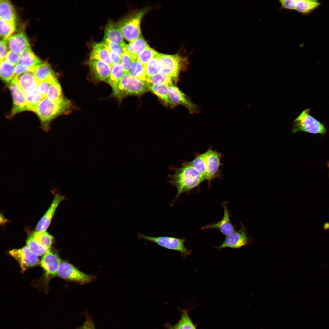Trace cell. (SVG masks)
Returning <instances> with one entry per match:
<instances>
[{
	"label": "cell",
	"instance_id": "3957f363",
	"mask_svg": "<svg viewBox=\"0 0 329 329\" xmlns=\"http://www.w3.org/2000/svg\"><path fill=\"white\" fill-rule=\"evenodd\" d=\"M149 85V83L136 78L129 72H124L117 87L112 90L111 96L121 102L128 96H140L148 92Z\"/></svg>",
	"mask_w": 329,
	"mask_h": 329
},
{
	"label": "cell",
	"instance_id": "60d3db41",
	"mask_svg": "<svg viewBox=\"0 0 329 329\" xmlns=\"http://www.w3.org/2000/svg\"><path fill=\"white\" fill-rule=\"evenodd\" d=\"M136 57L132 56L126 50H124L121 56V63L124 72H129L130 66L133 60Z\"/></svg>",
	"mask_w": 329,
	"mask_h": 329
},
{
	"label": "cell",
	"instance_id": "e0dca14e",
	"mask_svg": "<svg viewBox=\"0 0 329 329\" xmlns=\"http://www.w3.org/2000/svg\"><path fill=\"white\" fill-rule=\"evenodd\" d=\"M7 40L10 51L19 55L31 48L27 36L23 31L12 35Z\"/></svg>",
	"mask_w": 329,
	"mask_h": 329
},
{
	"label": "cell",
	"instance_id": "484cf974",
	"mask_svg": "<svg viewBox=\"0 0 329 329\" xmlns=\"http://www.w3.org/2000/svg\"><path fill=\"white\" fill-rule=\"evenodd\" d=\"M149 47L143 37L141 36L136 40L126 44V51L132 56L136 57L137 56L146 48Z\"/></svg>",
	"mask_w": 329,
	"mask_h": 329
},
{
	"label": "cell",
	"instance_id": "f5cc1de1",
	"mask_svg": "<svg viewBox=\"0 0 329 329\" xmlns=\"http://www.w3.org/2000/svg\"><path fill=\"white\" fill-rule=\"evenodd\" d=\"M327 167L329 169V161L327 162Z\"/></svg>",
	"mask_w": 329,
	"mask_h": 329
},
{
	"label": "cell",
	"instance_id": "603a6c76",
	"mask_svg": "<svg viewBox=\"0 0 329 329\" xmlns=\"http://www.w3.org/2000/svg\"><path fill=\"white\" fill-rule=\"evenodd\" d=\"M0 17L8 22L15 23L16 15L14 6L8 0L0 1Z\"/></svg>",
	"mask_w": 329,
	"mask_h": 329
},
{
	"label": "cell",
	"instance_id": "d4e9b609",
	"mask_svg": "<svg viewBox=\"0 0 329 329\" xmlns=\"http://www.w3.org/2000/svg\"><path fill=\"white\" fill-rule=\"evenodd\" d=\"M20 62L27 66L36 68L44 62L36 55L30 48L22 53Z\"/></svg>",
	"mask_w": 329,
	"mask_h": 329
},
{
	"label": "cell",
	"instance_id": "8992f818",
	"mask_svg": "<svg viewBox=\"0 0 329 329\" xmlns=\"http://www.w3.org/2000/svg\"><path fill=\"white\" fill-rule=\"evenodd\" d=\"M310 109L304 110L294 120L292 132H305L313 134H325L326 129L323 124L310 114Z\"/></svg>",
	"mask_w": 329,
	"mask_h": 329
},
{
	"label": "cell",
	"instance_id": "4dcf8cb0",
	"mask_svg": "<svg viewBox=\"0 0 329 329\" xmlns=\"http://www.w3.org/2000/svg\"><path fill=\"white\" fill-rule=\"evenodd\" d=\"M146 82L151 84L157 86L163 85L169 86L172 84V78L163 71L147 78Z\"/></svg>",
	"mask_w": 329,
	"mask_h": 329
},
{
	"label": "cell",
	"instance_id": "7402d4cb",
	"mask_svg": "<svg viewBox=\"0 0 329 329\" xmlns=\"http://www.w3.org/2000/svg\"><path fill=\"white\" fill-rule=\"evenodd\" d=\"M34 73L39 82L47 81L53 83L57 79L50 65L47 62H44L36 67Z\"/></svg>",
	"mask_w": 329,
	"mask_h": 329
},
{
	"label": "cell",
	"instance_id": "30bf717a",
	"mask_svg": "<svg viewBox=\"0 0 329 329\" xmlns=\"http://www.w3.org/2000/svg\"><path fill=\"white\" fill-rule=\"evenodd\" d=\"M168 94L171 107L182 105L185 107L191 114L197 113L200 112L199 107L193 103L187 95L176 86L172 84L169 86Z\"/></svg>",
	"mask_w": 329,
	"mask_h": 329
},
{
	"label": "cell",
	"instance_id": "ee69618b",
	"mask_svg": "<svg viewBox=\"0 0 329 329\" xmlns=\"http://www.w3.org/2000/svg\"><path fill=\"white\" fill-rule=\"evenodd\" d=\"M104 42L108 48L120 55L121 56L124 52V49L121 46L109 40L104 39Z\"/></svg>",
	"mask_w": 329,
	"mask_h": 329
},
{
	"label": "cell",
	"instance_id": "c3c4849f",
	"mask_svg": "<svg viewBox=\"0 0 329 329\" xmlns=\"http://www.w3.org/2000/svg\"><path fill=\"white\" fill-rule=\"evenodd\" d=\"M108 49L113 65L121 62V56L115 51L109 49L108 48Z\"/></svg>",
	"mask_w": 329,
	"mask_h": 329
},
{
	"label": "cell",
	"instance_id": "5b68a950",
	"mask_svg": "<svg viewBox=\"0 0 329 329\" xmlns=\"http://www.w3.org/2000/svg\"><path fill=\"white\" fill-rule=\"evenodd\" d=\"M146 10L143 9L134 12L116 24L125 40L131 42L141 36L140 22Z\"/></svg>",
	"mask_w": 329,
	"mask_h": 329
},
{
	"label": "cell",
	"instance_id": "bcb514c9",
	"mask_svg": "<svg viewBox=\"0 0 329 329\" xmlns=\"http://www.w3.org/2000/svg\"><path fill=\"white\" fill-rule=\"evenodd\" d=\"M282 9L294 10L296 0H281L279 1Z\"/></svg>",
	"mask_w": 329,
	"mask_h": 329
},
{
	"label": "cell",
	"instance_id": "836d02e7",
	"mask_svg": "<svg viewBox=\"0 0 329 329\" xmlns=\"http://www.w3.org/2000/svg\"><path fill=\"white\" fill-rule=\"evenodd\" d=\"M32 236L34 240L47 250L50 249L52 244L53 237L45 231L35 232Z\"/></svg>",
	"mask_w": 329,
	"mask_h": 329
},
{
	"label": "cell",
	"instance_id": "8d00e7d4",
	"mask_svg": "<svg viewBox=\"0 0 329 329\" xmlns=\"http://www.w3.org/2000/svg\"><path fill=\"white\" fill-rule=\"evenodd\" d=\"M26 245L32 252L38 256H41L44 254L47 250L37 242L32 235L27 239Z\"/></svg>",
	"mask_w": 329,
	"mask_h": 329
},
{
	"label": "cell",
	"instance_id": "277c9868",
	"mask_svg": "<svg viewBox=\"0 0 329 329\" xmlns=\"http://www.w3.org/2000/svg\"><path fill=\"white\" fill-rule=\"evenodd\" d=\"M157 56L161 62L162 71L168 74L176 83L179 80L180 73L186 70L189 66L187 57L178 54L170 55L158 53Z\"/></svg>",
	"mask_w": 329,
	"mask_h": 329
},
{
	"label": "cell",
	"instance_id": "5bb4252c",
	"mask_svg": "<svg viewBox=\"0 0 329 329\" xmlns=\"http://www.w3.org/2000/svg\"><path fill=\"white\" fill-rule=\"evenodd\" d=\"M222 205L224 209L223 216L222 219L217 222L202 227L201 230L216 229L226 236L235 231V228L230 221V216L226 203L224 202L222 203Z\"/></svg>",
	"mask_w": 329,
	"mask_h": 329
},
{
	"label": "cell",
	"instance_id": "ffe728a7",
	"mask_svg": "<svg viewBox=\"0 0 329 329\" xmlns=\"http://www.w3.org/2000/svg\"><path fill=\"white\" fill-rule=\"evenodd\" d=\"M102 61L110 65H113L108 48L104 42L95 43L92 46L90 60Z\"/></svg>",
	"mask_w": 329,
	"mask_h": 329
},
{
	"label": "cell",
	"instance_id": "b9f144b4",
	"mask_svg": "<svg viewBox=\"0 0 329 329\" xmlns=\"http://www.w3.org/2000/svg\"><path fill=\"white\" fill-rule=\"evenodd\" d=\"M9 64L14 66H16L20 62V55L12 51H8L5 59Z\"/></svg>",
	"mask_w": 329,
	"mask_h": 329
},
{
	"label": "cell",
	"instance_id": "7bdbcfd3",
	"mask_svg": "<svg viewBox=\"0 0 329 329\" xmlns=\"http://www.w3.org/2000/svg\"><path fill=\"white\" fill-rule=\"evenodd\" d=\"M52 83L47 81L38 82L37 90L43 98L46 97L49 87Z\"/></svg>",
	"mask_w": 329,
	"mask_h": 329
},
{
	"label": "cell",
	"instance_id": "f546056e",
	"mask_svg": "<svg viewBox=\"0 0 329 329\" xmlns=\"http://www.w3.org/2000/svg\"><path fill=\"white\" fill-rule=\"evenodd\" d=\"M129 72L136 78L146 82L147 77L145 71V66L137 58L133 60L129 68Z\"/></svg>",
	"mask_w": 329,
	"mask_h": 329
},
{
	"label": "cell",
	"instance_id": "cb8c5ba5",
	"mask_svg": "<svg viewBox=\"0 0 329 329\" xmlns=\"http://www.w3.org/2000/svg\"><path fill=\"white\" fill-rule=\"evenodd\" d=\"M124 73L123 68L121 62L112 65L110 74L105 81L111 86L112 90L116 88Z\"/></svg>",
	"mask_w": 329,
	"mask_h": 329
},
{
	"label": "cell",
	"instance_id": "9a60e30c",
	"mask_svg": "<svg viewBox=\"0 0 329 329\" xmlns=\"http://www.w3.org/2000/svg\"><path fill=\"white\" fill-rule=\"evenodd\" d=\"M249 241L245 229L243 227L226 236L223 243L217 247L220 249L226 247L238 248L246 245Z\"/></svg>",
	"mask_w": 329,
	"mask_h": 329
},
{
	"label": "cell",
	"instance_id": "7c38bea8",
	"mask_svg": "<svg viewBox=\"0 0 329 329\" xmlns=\"http://www.w3.org/2000/svg\"><path fill=\"white\" fill-rule=\"evenodd\" d=\"M9 253L18 262L22 271L36 265L39 261L38 256L32 252L27 246L12 249Z\"/></svg>",
	"mask_w": 329,
	"mask_h": 329
},
{
	"label": "cell",
	"instance_id": "7a4b0ae2",
	"mask_svg": "<svg viewBox=\"0 0 329 329\" xmlns=\"http://www.w3.org/2000/svg\"><path fill=\"white\" fill-rule=\"evenodd\" d=\"M74 108L71 101L64 97L56 102L51 101L45 97L40 102L33 112L38 116L42 128L48 131L52 120L60 115L70 113Z\"/></svg>",
	"mask_w": 329,
	"mask_h": 329
},
{
	"label": "cell",
	"instance_id": "4fadbf2b",
	"mask_svg": "<svg viewBox=\"0 0 329 329\" xmlns=\"http://www.w3.org/2000/svg\"><path fill=\"white\" fill-rule=\"evenodd\" d=\"M40 263L47 277L51 278L58 275L61 259L55 251L51 249H48L42 258Z\"/></svg>",
	"mask_w": 329,
	"mask_h": 329
},
{
	"label": "cell",
	"instance_id": "d6a6232c",
	"mask_svg": "<svg viewBox=\"0 0 329 329\" xmlns=\"http://www.w3.org/2000/svg\"><path fill=\"white\" fill-rule=\"evenodd\" d=\"M63 97L60 84L57 79L50 86L46 97L51 101L56 102Z\"/></svg>",
	"mask_w": 329,
	"mask_h": 329
},
{
	"label": "cell",
	"instance_id": "ac0fdd59",
	"mask_svg": "<svg viewBox=\"0 0 329 329\" xmlns=\"http://www.w3.org/2000/svg\"><path fill=\"white\" fill-rule=\"evenodd\" d=\"M14 79L24 94L37 89L38 81L33 72H26L16 76Z\"/></svg>",
	"mask_w": 329,
	"mask_h": 329
},
{
	"label": "cell",
	"instance_id": "d590c367",
	"mask_svg": "<svg viewBox=\"0 0 329 329\" xmlns=\"http://www.w3.org/2000/svg\"><path fill=\"white\" fill-rule=\"evenodd\" d=\"M15 29V23L0 19V35L2 39H7L12 36Z\"/></svg>",
	"mask_w": 329,
	"mask_h": 329
},
{
	"label": "cell",
	"instance_id": "f35d334b",
	"mask_svg": "<svg viewBox=\"0 0 329 329\" xmlns=\"http://www.w3.org/2000/svg\"><path fill=\"white\" fill-rule=\"evenodd\" d=\"M30 109L33 111L34 109L43 98L39 94L37 89L30 93L24 94Z\"/></svg>",
	"mask_w": 329,
	"mask_h": 329
},
{
	"label": "cell",
	"instance_id": "816d5d0a",
	"mask_svg": "<svg viewBox=\"0 0 329 329\" xmlns=\"http://www.w3.org/2000/svg\"><path fill=\"white\" fill-rule=\"evenodd\" d=\"M91 329H95V327L94 324H93V325L92 326V327Z\"/></svg>",
	"mask_w": 329,
	"mask_h": 329
},
{
	"label": "cell",
	"instance_id": "f6af8a7d",
	"mask_svg": "<svg viewBox=\"0 0 329 329\" xmlns=\"http://www.w3.org/2000/svg\"><path fill=\"white\" fill-rule=\"evenodd\" d=\"M35 69L25 66L20 62L15 67V77L22 73L27 72H34Z\"/></svg>",
	"mask_w": 329,
	"mask_h": 329
},
{
	"label": "cell",
	"instance_id": "6da1fadb",
	"mask_svg": "<svg viewBox=\"0 0 329 329\" xmlns=\"http://www.w3.org/2000/svg\"><path fill=\"white\" fill-rule=\"evenodd\" d=\"M174 170L175 173L169 176V182L176 188L177 193L171 206L173 205L182 193L189 192L207 180L202 174L188 162L183 163L181 167L175 168Z\"/></svg>",
	"mask_w": 329,
	"mask_h": 329
},
{
	"label": "cell",
	"instance_id": "ab89813d",
	"mask_svg": "<svg viewBox=\"0 0 329 329\" xmlns=\"http://www.w3.org/2000/svg\"><path fill=\"white\" fill-rule=\"evenodd\" d=\"M158 53L149 46L139 54L137 56L136 58L145 66Z\"/></svg>",
	"mask_w": 329,
	"mask_h": 329
},
{
	"label": "cell",
	"instance_id": "7dc6e473",
	"mask_svg": "<svg viewBox=\"0 0 329 329\" xmlns=\"http://www.w3.org/2000/svg\"><path fill=\"white\" fill-rule=\"evenodd\" d=\"M2 39L0 42V60L1 61L5 59L8 52L7 40Z\"/></svg>",
	"mask_w": 329,
	"mask_h": 329
},
{
	"label": "cell",
	"instance_id": "83f0119b",
	"mask_svg": "<svg viewBox=\"0 0 329 329\" xmlns=\"http://www.w3.org/2000/svg\"><path fill=\"white\" fill-rule=\"evenodd\" d=\"M320 3L317 0H296L294 10L306 14L316 8Z\"/></svg>",
	"mask_w": 329,
	"mask_h": 329
},
{
	"label": "cell",
	"instance_id": "4316f807",
	"mask_svg": "<svg viewBox=\"0 0 329 329\" xmlns=\"http://www.w3.org/2000/svg\"><path fill=\"white\" fill-rule=\"evenodd\" d=\"M0 75L2 80L7 85L15 78V67L5 59L0 61Z\"/></svg>",
	"mask_w": 329,
	"mask_h": 329
},
{
	"label": "cell",
	"instance_id": "d6986e66",
	"mask_svg": "<svg viewBox=\"0 0 329 329\" xmlns=\"http://www.w3.org/2000/svg\"><path fill=\"white\" fill-rule=\"evenodd\" d=\"M64 199V196L59 194L55 195L51 206L37 224L36 228V232L46 231L50 224L56 209Z\"/></svg>",
	"mask_w": 329,
	"mask_h": 329
},
{
	"label": "cell",
	"instance_id": "ba28073f",
	"mask_svg": "<svg viewBox=\"0 0 329 329\" xmlns=\"http://www.w3.org/2000/svg\"><path fill=\"white\" fill-rule=\"evenodd\" d=\"M202 154L207 173V180L210 186L212 180L221 176L220 167L222 165L221 162L222 154L210 148Z\"/></svg>",
	"mask_w": 329,
	"mask_h": 329
},
{
	"label": "cell",
	"instance_id": "9c48e42d",
	"mask_svg": "<svg viewBox=\"0 0 329 329\" xmlns=\"http://www.w3.org/2000/svg\"><path fill=\"white\" fill-rule=\"evenodd\" d=\"M58 275L63 279L80 284L90 282L95 278L92 275L82 272L71 264L65 261L61 263Z\"/></svg>",
	"mask_w": 329,
	"mask_h": 329
},
{
	"label": "cell",
	"instance_id": "44dd1931",
	"mask_svg": "<svg viewBox=\"0 0 329 329\" xmlns=\"http://www.w3.org/2000/svg\"><path fill=\"white\" fill-rule=\"evenodd\" d=\"M104 39L109 40L126 48V44L124 41L123 36L117 24L109 21L107 23L105 30Z\"/></svg>",
	"mask_w": 329,
	"mask_h": 329
},
{
	"label": "cell",
	"instance_id": "2e32d148",
	"mask_svg": "<svg viewBox=\"0 0 329 329\" xmlns=\"http://www.w3.org/2000/svg\"><path fill=\"white\" fill-rule=\"evenodd\" d=\"M89 64L93 79L97 82H105L110 74L111 67L105 62L97 60H90Z\"/></svg>",
	"mask_w": 329,
	"mask_h": 329
},
{
	"label": "cell",
	"instance_id": "1f68e13d",
	"mask_svg": "<svg viewBox=\"0 0 329 329\" xmlns=\"http://www.w3.org/2000/svg\"><path fill=\"white\" fill-rule=\"evenodd\" d=\"M181 316L179 321L173 325L175 329H196L188 314L187 310H180Z\"/></svg>",
	"mask_w": 329,
	"mask_h": 329
},
{
	"label": "cell",
	"instance_id": "f907efd6",
	"mask_svg": "<svg viewBox=\"0 0 329 329\" xmlns=\"http://www.w3.org/2000/svg\"><path fill=\"white\" fill-rule=\"evenodd\" d=\"M166 327L168 329H175L173 326L168 324H166Z\"/></svg>",
	"mask_w": 329,
	"mask_h": 329
},
{
	"label": "cell",
	"instance_id": "74e56055",
	"mask_svg": "<svg viewBox=\"0 0 329 329\" xmlns=\"http://www.w3.org/2000/svg\"><path fill=\"white\" fill-rule=\"evenodd\" d=\"M188 162L202 174L207 180V173L202 153L196 154L193 160Z\"/></svg>",
	"mask_w": 329,
	"mask_h": 329
},
{
	"label": "cell",
	"instance_id": "e575fe53",
	"mask_svg": "<svg viewBox=\"0 0 329 329\" xmlns=\"http://www.w3.org/2000/svg\"><path fill=\"white\" fill-rule=\"evenodd\" d=\"M157 55L145 66V71L147 78L162 71L161 62Z\"/></svg>",
	"mask_w": 329,
	"mask_h": 329
},
{
	"label": "cell",
	"instance_id": "8fae6325",
	"mask_svg": "<svg viewBox=\"0 0 329 329\" xmlns=\"http://www.w3.org/2000/svg\"><path fill=\"white\" fill-rule=\"evenodd\" d=\"M7 85L10 90L13 101L10 117L20 112L26 111H30L24 94L15 80L14 79Z\"/></svg>",
	"mask_w": 329,
	"mask_h": 329
},
{
	"label": "cell",
	"instance_id": "f1b7e54d",
	"mask_svg": "<svg viewBox=\"0 0 329 329\" xmlns=\"http://www.w3.org/2000/svg\"><path fill=\"white\" fill-rule=\"evenodd\" d=\"M169 86L167 85L157 86L149 83V88L165 105L171 107L168 94Z\"/></svg>",
	"mask_w": 329,
	"mask_h": 329
},
{
	"label": "cell",
	"instance_id": "681fc988",
	"mask_svg": "<svg viewBox=\"0 0 329 329\" xmlns=\"http://www.w3.org/2000/svg\"><path fill=\"white\" fill-rule=\"evenodd\" d=\"M94 324L93 320L90 317L88 316L83 324L76 329H91Z\"/></svg>",
	"mask_w": 329,
	"mask_h": 329
},
{
	"label": "cell",
	"instance_id": "52a82bcc",
	"mask_svg": "<svg viewBox=\"0 0 329 329\" xmlns=\"http://www.w3.org/2000/svg\"><path fill=\"white\" fill-rule=\"evenodd\" d=\"M137 236L140 239L144 241L151 242L166 249L179 252L183 257L189 255L191 251L184 246L185 238H179L168 236L152 237L145 235L137 232Z\"/></svg>",
	"mask_w": 329,
	"mask_h": 329
}]
</instances>
